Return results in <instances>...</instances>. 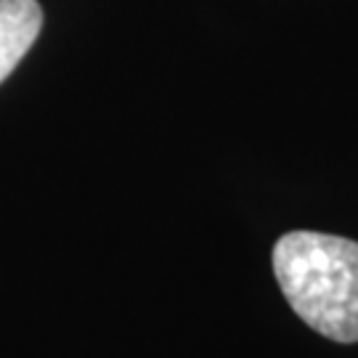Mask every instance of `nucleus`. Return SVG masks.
<instances>
[{"instance_id": "nucleus-1", "label": "nucleus", "mask_w": 358, "mask_h": 358, "mask_svg": "<svg viewBox=\"0 0 358 358\" xmlns=\"http://www.w3.org/2000/svg\"><path fill=\"white\" fill-rule=\"evenodd\" d=\"M273 273L310 329L334 343H358V242L289 231L273 247Z\"/></svg>"}, {"instance_id": "nucleus-2", "label": "nucleus", "mask_w": 358, "mask_h": 358, "mask_svg": "<svg viewBox=\"0 0 358 358\" xmlns=\"http://www.w3.org/2000/svg\"><path fill=\"white\" fill-rule=\"evenodd\" d=\"M43 27L38 0H0V83L19 66Z\"/></svg>"}]
</instances>
